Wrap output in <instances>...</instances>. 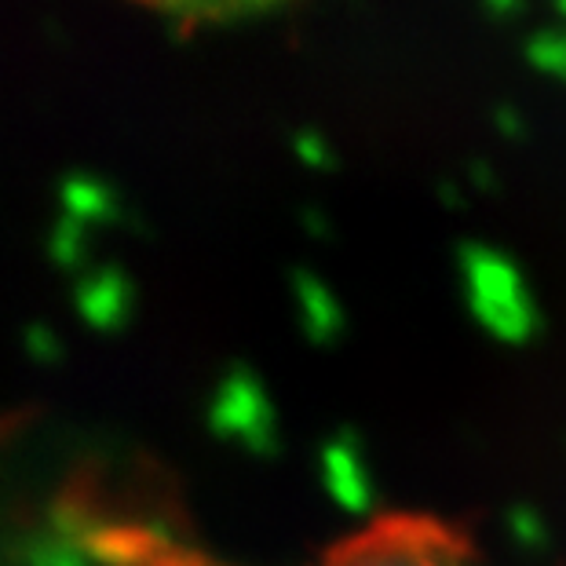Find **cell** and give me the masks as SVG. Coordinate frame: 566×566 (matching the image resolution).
<instances>
[{
	"label": "cell",
	"mask_w": 566,
	"mask_h": 566,
	"mask_svg": "<svg viewBox=\"0 0 566 566\" xmlns=\"http://www.w3.org/2000/svg\"><path fill=\"white\" fill-rule=\"evenodd\" d=\"M293 147H296L300 158H304V165L318 168V172H329V168H336V154L329 150V143H325L322 136H315V132H300Z\"/></svg>",
	"instance_id": "cell-13"
},
{
	"label": "cell",
	"mask_w": 566,
	"mask_h": 566,
	"mask_svg": "<svg viewBox=\"0 0 566 566\" xmlns=\"http://www.w3.org/2000/svg\"><path fill=\"white\" fill-rule=\"evenodd\" d=\"M486 8H490L497 19H509V15H515V11L523 8V0H486Z\"/></svg>",
	"instance_id": "cell-15"
},
{
	"label": "cell",
	"mask_w": 566,
	"mask_h": 566,
	"mask_svg": "<svg viewBox=\"0 0 566 566\" xmlns=\"http://www.w3.org/2000/svg\"><path fill=\"white\" fill-rule=\"evenodd\" d=\"M457 271H461L464 304L472 311L479 329L509 347L534 340L541 311L526 285V274L515 268V260L490 245L468 242L461 245V256H457Z\"/></svg>",
	"instance_id": "cell-1"
},
{
	"label": "cell",
	"mask_w": 566,
	"mask_h": 566,
	"mask_svg": "<svg viewBox=\"0 0 566 566\" xmlns=\"http://www.w3.org/2000/svg\"><path fill=\"white\" fill-rule=\"evenodd\" d=\"M212 436L242 446L245 453L274 457L282 446L279 431V409H274L268 388H263L260 373L249 366L223 369L209 395V409H205Z\"/></svg>",
	"instance_id": "cell-2"
},
{
	"label": "cell",
	"mask_w": 566,
	"mask_h": 566,
	"mask_svg": "<svg viewBox=\"0 0 566 566\" xmlns=\"http://www.w3.org/2000/svg\"><path fill=\"white\" fill-rule=\"evenodd\" d=\"M88 223L74 220V216H59V223L52 227V238H48V256H52L55 268L63 271H77L84 268V256H88Z\"/></svg>",
	"instance_id": "cell-9"
},
{
	"label": "cell",
	"mask_w": 566,
	"mask_h": 566,
	"mask_svg": "<svg viewBox=\"0 0 566 566\" xmlns=\"http://www.w3.org/2000/svg\"><path fill=\"white\" fill-rule=\"evenodd\" d=\"M74 307L88 329L117 333L136 315V282L122 268H114V263L111 268L84 271L74 285Z\"/></svg>",
	"instance_id": "cell-4"
},
{
	"label": "cell",
	"mask_w": 566,
	"mask_h": 566,
	"mask_svg": "<svg viewBox=\"0 0 566 566\" xmlns=\"http://www.w3.org/2000/svg\"><path fill=\"white\" fill-rule=\"evenodd\" d=\"M293 296H296V315H300V329L311 344L329 347L344 336V307L329 285H325L318 274L311 271H296L293 274Z\"/></svg>",
	"instance_id": "cell-5"
},
{
	"label": "cell",
	"mask_w": 566,
	"mask_h": 566,
	"mask_svg": "<svg viewBox=\"0 0 566 566\" xmlns=\"http://www.w3.org/2000/svg\"><path fill=\"white\" fill-rule=\"evenodd\" d=\"M526 59L534 63L541 74L566 81V33L541 30L526 41Z\"/></svg>",
	"instance_id": "cell-10"
},
{
	"label": "cell",
	"mask_w": 566,
	"mask_h": 566,
	"mask_svg": "<svg viewBox=\"0 0 566 566\" xmlns=\"http://www.w3.org/2000/svg\"><path fill=\"white\" fill-rule=\"evenodd\" d=\"M504 530H509L512 545L523 552H541L548 545V523L541 520V512L526 509V504H520V509H512L504 515Z\"/></svg>",
	"instance_id": "cell-11"
},
{
	"label": "cell",
	"mask_w": 566,
	"mask_h": 566,
	"mask_svg": "<svg viewBox=\"0 0 566 566\" xmlns=\"http://www.w3.org/2000/svg\"><path fill=\"white\" fill-rule=\"evenodd\" d=\"M22 566H99L74 534L48 526L22 541Z\"/></svg>",
	"instance_id": "cell-7"
},
{
	"label": "cell",
	"mask_w": 566,
	"mask_h": 566,
	"mask_svg": "<svg viewBox=\"0 0 566 566\" xmlns=\"http://www.w3.org/2000/svg\"><path fill=\"white\" fill-rule=\"evenodd\" d=\"M59 198H63V212L74 216V220L88 223V227H103V223H125V205L114 195L103 179H95L88 172H70L59 187Z\"/></svg>",
	"instance_id": "cell-6"
},
{
	"label": "cell",
	"mask_w": 566,
	"mask_h": 566,
	"mask_svg": "<svg viewBox=\"0 0 566 566\" xmlns=\"http://www.w3.org/2000/svg\"><path fill=\"white\" fill-rule=\"evenodd\" d=\"M340 566H464L439 545H413V541H391V545H373L363 556Z\"/></svg>",
	"instance_id": "cell-8"
},
{
	"label": "cell",
	"mask_w": 566,
	"mask_h": 566,
	"mask_svg": "<svg viewBox=\"0 0 566 566\" xmlns=\"http://www.w3.org/2000/svg\"><path fill=\"white\" fill-rule=\"evenodd\" d=\"M22 352H27L38 366H55L66 347H63V336H59L52 325L30 322L27 329H22Z\"/></svg>",
	"instance_id": "cell-12"
},
{
	"label": "cell",
	"mask_w": 566,
	"mask_h": 566,
	"mask_svg": "<svg viewBox=\"0 0 566 566\" xmlns=\"http://www.w3.org/2000/svg\"><path fill=\"white\" fill-rule=\"evenodd\" d=\"M318 475H322L325 493H329V501L340 512L355 515V520H366V515L377 509V483H373L366 453L352 431H340V436H333L322 446Z\"/></svg>",
	"instance_id": "cell-3"
},
{
	"label": "cell",
	"mask_w": 566,
	"mask_h": 566,
	"mask_svg": "<svg viewBox=\"0 0 566 566\" xmlns=\"http://www.w3.org/2000/svg\"><path fill=\"white\" fill-rule=\"evenodd\" d=\"M556 8H559V15L566 19V0H556Z\"/></svg>",
	"instance_id": "cell-16"
},
{
	"label": "cell",
	"mask_w": 566,
	"mask_h": 566,
	"mask_svg": "<svg viewBox=\"0 0 566 566\" xmlns=\"http://www.w3.org/2000/svg\"><path fill=\"white\" fill-rule=\"evenodd\" d=\"M497 128H501L509 139H520V136H523V122L515 117V111H509V106H501V111H497Z\"/></svg>",
	"instance_id": "cell-14"
}]
</instances>
